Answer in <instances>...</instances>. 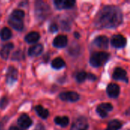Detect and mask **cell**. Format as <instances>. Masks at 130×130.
Wrapping results in <instances>:
<instances>
[{"label": "cell", "instance_id": "6da1fadb", "mask_svg": "<svg viewBox=\"0 0 130 130\" xmlns=\"http://www.w3.org/2000/svg\"><path fill=\"white\" fill-rule=\"evenodd\" d=\"M123 22L121 10L116 6H104L98 14L95 24L101 28H114Z\"/></svg>", "mask_w": 130, "mask_h": 130}, {"label": "cell", "instance_id": "7a4b0ae2", "mask_svg": "<svg viewBox=\"0 0 130 130\" xmlns=\"http://www.w3.org/2000/svg\"><path fill=\"white\" fill-rule=\"evenodd\" d=\"M24 17V12L21 10H14L11 14L8 23L16 30L21 31L24 27L23 18Z\"/></svg>", "mask_w": 130, "mask_h": 130}, {"label": "cell", "instance_id": "3957f363", "mask_svg": "<svg viewBox=\"0 0 130 130\" xmlns=\"http://www.w3.org/2000/svg\"><path fill=\"white\" fill-rule=\"evenodd\" d=\"M109 57V54L106 52L94 53L90 58V64L93 67H100L107 62Z\"/></svg>", "mask_w": 130, "mask_h": 130}, {"label": "cell", "instance_id": "277c9868", "mask_svg": "<svg viewBox=\"0 0 130 130\" xmlns=\"http://www.w3.org/2000/svg\"><path fill=\"white\" fill-rule=\"evenodd\" d=\"M113 107L111 104L110 103H103L101 104H100L98 108H97V112L98 113V115L102 117H107L108 115V113L110 112L111 110H113Z\"/></svg>", "mask_w": 130, "mask_h": 130}, {"label": "cell", "instance_id": "5b68a950", "mask_svg": "<svg viewBox=\"0 0 130 130\" xmlns=\"http://www.w3.org/2000/svg\"><path fill=\"white\" fill-rule=\"evenodd\" d=\"M88 128V123L87 119L84 117H81L72 124L70 130H87Z\"/></svg>", "mask_w": 130, "mask_h": 130}, {"label": "cell", "instance_id": "8992f818", "mask_svg": "<svg viewBox=\"0 0 130 130\" xmlns=\"http://www.w3.org/2000/svg\"><path fill=\"white\" fill-rule=\"evenodd\" d=\"M111 44L115 48H123L126 45V39L120 34L114 35L111 39Z\"/></svg>", "mask_w": 130, "mask_h": 130}, {"label": "cell", "instance_id": "52a82bcc", "mask_svg": "<svg viewBox=\"0 0 130 130\" xmlns=\"http://www.w3.org/2000/svg\"><path fill=\"white\" fill-rule=\"evenodd\" d=\"M59 98L62 101H69V102H75V101H78L80 98L79 94L74 91L62 92L59 94Z\"/></svg>", "mask_w": 130, "mask_h": 130}, {"label": "cell", "instance_id": "ba28073f", "mask_svg": "<svg viewBox=\"0 0 130 130\" xmlns=\"http://www.w3.org/2000/svg\"><path fill=\"white\" fill-rule=\"evenodd\" d=\"M54 4L58 9H69L74 7L75 2L73 0H56Z\"/></svg>", "mask_w": 130, "mask_h": 130}, {"label": "cell", "instance_id": "9c48e42d", "mask_svg": "<svg viewBox=\"0 0 130 130\" xmlns=\"http://www.w3.org/2000/svg\"><path fill=\"white\" fill-rule=\"evenodd\" d=\"M113 78L117 81H125L126 82H128L126 72L120 67H117L115 69L113 74Z\"/></svg>", "mask_w": 130, "mask_h": 130}, {"label": "cell", "instance_id": "30bf717a", "mask_svg": "<svg viewBox=\"0 0 130 130\" xmlns=\"http://www.w3.org/2000/svg\"><path fill=\"white\" fill-rule=\"evenodd\" d=\"M17 78H18V71H17V69L13 66H10L8 68V71H7V75H6L7 83L11 85L14 82L17 81Z\"/></svg>", "mask_w": 130, "mask_h": 130}, {"label": "cell", "instance_id": "8fae6325", "mask_svg": "<svg viewBox=\"0 0 130 130\" xmlns=\"http://www.w3.org/2000/svg\"><path fill=\"white\" fill-rule=\"evenodd\" d=\"M94 44L101 49H107L109 45V40L106 36H98L94 40Z\"/></svg>", "mask_w": 130, "mask_h": 130}, {"label": "cell", "instance_id": "7c38bea8", "mask_svg": "<svg viewBox=\"0 0 130 130\" xmlns=\"http://www.w3.org/2000/svg\"><path fill=\"white\" fill-rule=\"evenodd\" d=\"M18 124L21 128L27 129L32 125V120L27 114H22L18 119Z\"/></svg>", "mask_w": 130, "mask_h": 130}, {"label": "cell", "instance_id": "4fadbf2b", "mask_svg": "<svg viewBox=\"0 0 130 130\" xmlns=\"http://www.w3.org/2000/svg\"><path fill=\"white\" fill-rule=\"evenodd\" d=\"M120 87L117 84H113L111 83L107 86V94L109 95V97L112 98H116L120 95Z\"/></svg>", "mask_w": 130, "mask_h": 130}, {"label": "cell", "instance_id": "5bb4252c", "mask_svg": "<svg viewBox=\"0 0 130 130\" xmlns=\"http://www.w3.org/2000/svg\"><path fill=\"white\" fill-rule=\"evenodd\" d=\"M68 39L65 35H58L53 40V46L56 48H63L67 45Z\"/></svg>", "mask_w": 130, "mask_h": 130}, {"label": "cell", "instance_id": "9a60e30c", "mask_svg": "<svg viewBox=\"0 0 130 130\" xmlns=\"http://www.w3.org/2000/svg\"><path fill=\"white\" fill-rule=\"evenodd\" d=\"M36 8H37V15H38L40 11H43V18L47 14V13L49 12L50 8L49 5H47L46 3L44 2H38L36 4Z\"/></svg>", "mask_w": 130, "mask_h": 130}, {"label": "cell", "instance_id": "2e32d148", "mask_svg": "<svg viewBox=\"0 0 130 130\" xmlns=\"http://www.w3.org/2000/svg\"><path fill=\"white\" fill-rule=\"evenodd\" d=\"M43 50V46L41 44H36L33 46H31L28 50V54L30 56H39Z\"/></svg>", "mask_w": 130, "mask_h": 130}, {"label": "cell", "instance_id": "e0dca14e", "mask_svg": "<svg viewBox=\"0 0 130 130\" xmlns=\"http://www.w3.org/2000/svg\"><path fill=\"white\" fill-rule=\"evenodd\" d=\"M14 47V45L13 43H7L5 44V46H3V47L2 48L1 51H0V55H1V57L4 59H7L8 58V56H9V53H10V51L13 49Z\"/></svg>", "mask_w": 130, "mask_h": 130}, {"label": "cell", "instance_id": "ac0fdd59", "mask_svg": "<svg viewBox=\"0 0 130 130\" xmlns=\"http://www.w3.org/2000/svg\"><path fill=\"white\" fill-rule=\"evenodd\" d=\"M40 39V34L37 32H31L26 35L25 40L28 43H34L39 40Z\"/></svg>", "mask_w": 130, "mask_h": 130}, {"label": "cell", "instance_id": "d6986e66", "mask_svg": "<svg viewBox=\"0 0 130 130\" xmlns=\"http://www.w3.org/2000/svg\"><path fill=\"white\" fill-rule=\"evenodd\" d=\"M35 111L37 113V115L41 117L42 119H46L49 117V111L48 110L45 109L42 106H37L35 107Z\"/></svg>", "mask_w": 130, "mask_h": 130}, {"label": "cell", "instance_id": "ffe728a7", "mask_svg": "<svg viewBox=\"0 0 130 130\" xmlns=\"http://www.w3.org/2000/svg\"><path fill=\"white\" fill-rule=\"evenodd\" d=\"M54 122L62 127H66L69 125V120L67 117H56L54 119Z\"/></svg>", "mask_w": 130, "mask_h": 130}, {"label": "cell", "instance_id": "44dd1931", "mask_svg": "<svg viewBox=\"0 0 130 130\" xmlns=\"http://www.w3.org/2000/svg\"><path fill=\"white\" fill-rule=\"evenodd\" d=\"M51 66H52V67H53V69H62V67L65 66V61H64L62 58L58 57V58L54 59L52 61Z\"/></svg>", "mask_w": 130, "mask_h": 130}, {"label": "cell", "instance_id": "7402d4cb", "mask_svg": "<svg viewBox=\"0 0 130 130\" xmlns=\"http://www.w3.org/2000/svg\"><path fill=\"white\" fill-rule=\"evenodd\" d=\"M122 126V123L120 121L117 120H111L107 126V130H119Z\"/></svg>", "mask_w": 130, "mask_h": 130}, {"label": "cell", "instance_id": "603a6c76", "mask_svg": "<svg viewBox=\"0 0 130 130\" xmlns=\"http://www.w3.org/2000/svg\"><path fill=\"white\" fill-rule=\"evenodd\" d=\"M0 37L2 38V40H7L8 39L11 38V31L9 28L8 27H4L2 29V30L0 31Z\"/></svg>", "mask_w": 130, "mask_h": 130}, {"label": "cell", "instance_id": "cb8c5ba5", "mask_svg": "<svg viewBox=\"0 0 130 130\" xmlns=\"http://www.w3.org/2000/svg\"><path fill=\"white\" fill-rule=\"evenodd\" d=\"M23 59H24V53L21 50H18V51H16L13 54V56H12V59L13 60L19 61V60H21Z\"/></svg>", "mask_w": 130, "mask_h": 130}, {"label": "cell", "instance_id": "d4e9b609", "mask_svg": "<svg viewBox=\"0 0 130 130\" xmlns=\"http://www.w3.org/2000/svg\"><path fill=\"white\" fill-rule=\"evenodd\" d=\"M76 80L78 82H82L88 78V74L85 72H80L76 75Z\"/></svg>", "mask_w": 130, "mask_h": 130}, {"label": "cell", "instance_id": "484cf974", "mask_svg": "<svg viewBox=\"0 0 130 130\" xmlns=\"http://www.w3.org/2000/svg\"><path fill=\"white\" fill-rule=\"evenodd\" d=\"M69 52L72 56H77L80 53V47L78 45L75 44L74 46L70 47V49L69 50Z\"/></svg>", "mask_w": 130, "mask_h": 130}, {"label": "cell", "instance_id": "4316f807", "mask_svg": "<svg viewBox=\"0 0 130 130\" xmlns=\"http://www.w3.org/2000/svg\"><path fill=\"white\" fill-rule=\"evenodd\" d=\"M8 104V100L7 98L3 97L0 99V108L1 109H4Z\"/></svg>", "mask_w": 130, "mask_h": 130}, {"label": "cell", "instance_id": "83f0119b", "mask_svg": "<svg viewBox=\"0 0 130 130\" xmlns=\"http://www.w3.org/2000/svg\"><path fill=\"white\" fill-rule=\"evenodd\" d=\"M49 30L51 33H55L56 31H58V26L56 24H52L50 27H49Z\"/></svg>", "mask_w": 130, "mask_h": 130}, {"label": "cell", "instance_id": "f1b7e54d", "mask_svg": "<svg viewBox=\"0 0 130 130\" xmlns=\"http://www.w3.org/2000/svg\"><path fill=\"white\" fill-rule=\"evenodd\" d=\"M88 79H89L91 81H95L97 79V77L91 73H88Z\"/></svg>", "mask_w": 130, "mask_h": 130}, {"label": "cell", "instance_id": "f546056e", "mask_svg": "<svg viewBox=\"0 0 130 130\" xmlns=\"http://www.w3.org/2000/svg\"><path fill=\"white\" fill-rule=\"evenodd\" d=\"M9 130H23L21 129H20V128H18V127H16V126H12V127H11Z\"/></svg>", "mask_w": 130, "mask_h": 130}, {"label": "cell", "instance_id": "4dcf8cb0", "mask_svg": "<svg viewBox=\"0 0 130 130\" xmlns=\"http://www.w3.org/2000/svg\"><path fill=\"white\" fill-rule=\"evenodd\" d=\"M126 113V116H130V108H129V109L126 111V113Z\"/></svg>", "mask_w": 130, "mask_h": 130}, {"label": "cell", "instance_id": "1f68e13d", "mask_svg": "<svg viewBox=\"0 0 130 130\" xmlns=\"http://www.w3.org/2000/svg\"><path fill=\"white\" fill-rule=\"evenodd\" d=\"M74 34H75V37H76V38H78V39L79 38V37H80V34H79L78 33H76V32H75Z\"/></svg>", "mask_w": 130, "mask_h": 130}]
</instances>
